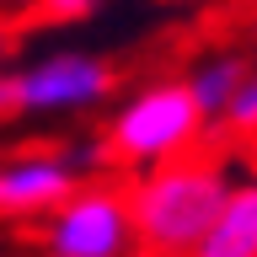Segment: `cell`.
<instances>
[{"label": "cell", "instance_id": "8", "mask_svg": "<svg viewBox=\"0 0 257 257\" xmlns=\"http://www.w3.org/2000/svg\"><path fill=\"white\" fill-rule=\"evenodd\" d=\"M225 134H236V140H257V70L241 80V91L225 102V112L214 118Z\"/></svg>", "mask_w": 257, "mask_h": 257}, {"label": "cell", "instance_id": "4", "mask_svg": "<svg viewBox=\"0 0 257 257\" xmlns=\"http://www.w3.org/2000/svg\"><path fill=\"white\" fill-rule=\"evenodd\" d=\"M118 91V70L102 54H48L11 75V112H86Z\"/></svg>", "mask_w": 257, "mask_h": 257}, {"label": "cell", "instance_id": "9", "mask_svg": "<svg viewBox=\"0 0 257 257\" xmlns=\"http://www.w3.org/2000/svg\"><path fill=\"white\" fill-rule=\"evenodd\" d=\"M102 11V0H32V22L59 27V22H86Z\"/></svg>", "mask_w": 257, "mask_h": 257}, {"label": "cell", "instance_id": "7", "mask_svg": "<svg viewBox=\"0 0 257 257\" xmlns=\"http://www.w3.org/2000/svg\"><path fill=\"white\" fill-rule=\"evenodd\" d=\"M246 75H252V59H241V54H214V59H204L188 75V86H193V96H198V107H204L209 123L225 112V102L241 91Z\"/></svg>", "mask_w": 257, "mask_h": 257}, {"label": "cell", "instance_id": "3", "mask_svg": "<svg viewBox=\"0 0 257 257\" xmlns=\"http://www.w3.org/2000/svg\"><path fill=\"white\" fill-rule=\"evenodd\" d=\"M140 246L128 193L107 182H80L43 220V257H128Z\"/></svg>", "mask_w": 257, "mask_h": 257}, {"label": "cell", "instance_id": "6", "mask_svg": "<svg viewBox=\"0 0 257 257\" xmlns=\"http://www.w3.org/2000/svg\"><path fill=\"white\" fill-rule=\"evenodd\" d=\"M188 257H257V182H236Z\"/></svg>", "mask_w": 257, "mask_h": 257}, {"label": "cell", "instance_id": "2", "mask_svg": "<svg viewBox=\"0 0 257 257\" xmlns=\"http://www.w3.org/2000/svg\"><path fill=\"white\" fill-rule=\"evenodd\" d=\"M204 107L188 80H150L118 102L91 145V166H161L172 156H188L204 140Z\"/></svg>", "mask_w": 257, "mask_h": 257}, {"label": "cell", "instance_id": "11", "mask_svg": "<svg viewBox=\"0 0 257 257\" xmlns=\"http://www.w3.org/2000/svg\"><path fill=\"white\" fill-rule=\"evenodd\" d=\"M128 257H161V252H145V246H134V252H128Z\"/></svg>", "mask_w": 257, "mask_h": 257}, {"label": "cell", "instance_id": "1", "mask_svg": "<svg viewBox=\"0 0 257 257\" xmlns=\"http://www.w3.org/2000/svg\"><path fill=\"white\" fill-rule=\"evenodd\" d=\"M230 172L214 156H172L161 166H145V177L128 188V209H134V230H140L145 252L161 257H188L204 230L214 225L220 204L230 198Z\"/></svg>", "mask_w": 257, "mask_h": 257}, {"label": "cell", "instance_id": "12", "mask_svg": "<svg viewBox=\"0 0 257 257\" xmlns=\"http://www.w3.org/2000/svg\"><path fill=\"white\" fill-rule=\"evenodd\" d=\"M0 257H6V252H0Z\"/></svg>", "mask_w": 257, "mask_h": 257}, {"label": "cell", "instance_id": "10", "mask_svg": "<svg viewBox=\"0 0 257 257\" xmlns=\"http://www.w3.org/2000/svg\"><path fill=\"white\" fill-rule=\"evenodd\" d=\"M11 48H16V38H11V27H0V70H6V59H11Z\"/></svg>", "mask_w": 257, "mask_h": 257}, {"label": "cell", "instance_id": "5", "mask_svg": "<svg viewBox=\"0 0 257 257\" xmlns=\"http://www.w3.org/2000/svg\"><path fill=\"white\" fill-rule=\"evenodd\" d=\"M86 166H91V150L86 156L32 150V156L0 161V220H48L86 182Z\"/></svg>", "mask_w": 257, "mask_h": 257}]
</instances>
